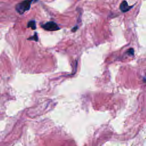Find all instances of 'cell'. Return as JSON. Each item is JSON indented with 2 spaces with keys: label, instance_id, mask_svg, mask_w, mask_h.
Here are the masks:
<instances>
[{
  "label": "cell",
  "instance_id": "obj_1",
  "mask_svg": "<svg viewBox=\"0 0 146 146\" xmlns=\"http://www.w3.org/2000/svg\"><path fill=\"white\" fill-rule=\"evenodd\" d=\"M32 2L31 0H24L15 6V10L19 14H22L30 9Z\"/></svg>",
  "mask_w": 146,
  "mask_h": 146
},
{
  "label": "cell",
  "instance_id": "obj_2",
  "mask_svg": "<svg viewBox=\"0 0 146 146\" xmlns=\"http://www.w3.org/2000/svg\"><path fill=\"white\" fill-rule=\"evenodd\" d=\"M42 27L47 31H56L59 29L58 25L54 22H48L42 25Z\"/></svg>",
  "mask_w": 146,
  "mask_h": 146
},
{
  "label": "cell",
  "instance_id": "obj_3",
  "mask_svg": "<svg viewBox=\"0 0 146 146\" xmlns=\"http://www.w3.org/2000/svg\"><path fill=\"white\" fill-rule=\"evenodd\" d=\"M132 7V6H129L126 1H123L120 5V9L122 12L124 13L129 11Z\"/></svg>",
  "mask_w": 146,
  "mask_h": 146
},
{
  "label": "cell",
  "instance_id": "obj_4",
  "mask_svg": "<svg viewBox=\"0 0 146 146\" xmlns=\"http://www.w3.org/2000/svg\"><path fill=\"white\" fill-rule=\"evenodd\" d=\"M27 27H31L33 30H35L36 29V24H35V21L32 20V21H29L27 24Z\"/></svg>",
  "mask_w": 146,
  "mask_h": 146
},
{
  "label": "cell",
  "instance_id": "obj_5",
  "mask_svg": "<svg viewBox=\"0 0 146 146\" xmlns=\"http://www.w3.org/2000/svg\"><path fill=\"white\" fill-rule=\"evenodd\" d=\"M29 39H30V40L33 39V40H35L37 41V40H38V36H37V34H36V33H35V35H34L33 36H32L31 38H29Z\"/></svg>",
  "mask_w": 146,
  "mask_h": 146
},
{
  "label": "cell",
  "instance_id": "obj_6",
  "mask_svg": "<svg viewBox=\"0 0 146 146\" xmlns=\"http://www.w3.org/2000/svg\"><path fill=\"white\" fill-rule=\"evenodd\" d=\"M128 53L131 55H133V53H134V50L133 48H129L128 50Z\"/></svg>",
  "mask_w": 146,
  "mask_h": 146
},
{
  "label": "cell",
  "instance_id": "obj_7",
  "mask_svg": "<svg viewBox=\"0 0 146 146\" xmlns=\"http://www.w3.org/2000/svg\"><path fill=\"white\" fill-rule=\"evenodd\" d=\"M77 29H78V27H77V26H76V27L75 26V27L72 29V31H75L77 30Z\"/></svg>",
  "mask_w": 146,
  "mask_h": 146
},
{
  "label": "cell",
  "instance_id": "obj_8",
  "mask_svg": "<svg viewBox=\"0 0 146 146\" xmlns=\"http://www.w3.org/2000/svg\"><path fill=\"white\" fill-rule=\"evenodd\" d=\"M32 1H35V0H31Z\"/></svg>",
  "mask_w": 146,
  "mask_h": 146
}]
</instances>
